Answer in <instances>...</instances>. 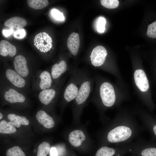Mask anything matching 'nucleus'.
<instances>
[{"label":"nucleus","mask_w":156,"mask_h":156,"mask_svg":"<svg viewBox=\"0 0 156 156\" xmlns=\"http://www.w3.org/2000/svg\"><path fill=\"white\" fill-rule=\"evenodd\" d=\"M133 113L121 109L114 120L113 126L108 132L107 141L117 146L129 143L139 135L141 128Z\"/></svg>","instance_id":"nucleus-1"},{"label":"nucleus","mask_w":156,"mask_h":156,"mask_svg":"<svg viewBox=\"0 0 156 156\" xmlns=\"http://www.w3.org/2000/svg\"><path fill=\"white\" fill-rule=\"evenodd\" d=\"M95 88L93 98L98 101L103 106L110 108L120 102L114 85L110 82L99 76L94 77Z\"/></svg>","instance_id":"nucleus-2"},{"label":"nucleus","mask_w":156,"mask_h":156,"mask_svg":"<svg viewBox=\"0 0 156 156\" xmlns=\"http://www.w3.org/2000/svg\"><path fill=\"white\" fill-rule=\"evenodd\" d=\"M127 153L138 156H156V141L140 139L127 144Z\"/></svg>","instance_id":"nucleus-3"},{"label":"nucleus","mask_w":156,"mask_h":156,"mask_svg":"<svg viewBox=\"0 0 156 156\" xmlns=\"http://www.w3.org/2000/svg\"><path fill=\"white\" fill-rule=\"evenodd\" d=\"M70 76L64 91L63 97L69 103L75 100L79 89L82 70L75 68L70 70Z\"/></svg>","instance_id":"nucleus-4"},{"label":"nucleus","mask_w":156,"mask_h":156,"mask_svg":"<svg viewBox=\"0 0 156 156\" xmlns=\"http://www.w3.org/2000/svg\"><path fill=\"white\" fill-rule=\"evenodd\" d=\"M133 112L139 118L152 139L156 140V119L143 108L137 106Z\"/></svg>","instance_id":"nucleus-5"},{"label":"nucleus","mask_w":156,"mask_h":156,"mask_svg":"<svg viewBox=\"0 0 156 156\" xmlns=\"http://www.w3.org/2000/svg\"><path fill=\"white\" fill-rule=\"evenodd\" d=\"M107 55L105 48L101 45L95 47L92 51L90 56L91 64L94 67L104 70V65Z\"/></svg>","instance_id":"nucleus-6"},{"label":"nucleus","mask_w":156,"mask_h":156,"mask_svg":"<svg viewBox=\"0 0 156 156\" xmlns=\"http://www.w3.org/2000/svg\"><path fill=\"white\" fill-rule=\"evenodd\" d=\"M134 83L139 91L143 93L148 92L150 88L149 82L146 75L142 69H138L134 73Z\"/></svg>","instance_id":"nucleus-7"},{"label":"nucleus","mask_w":156,"mask_h":156,"mask_svg":"<svg viewBox=\"0 0 156 156\" xmlns=\"http://www.w3.org/2000/svg\"><path fill=\"white\" fill-rule=\"evenodd\" d=\"M127 153L126 145L116 148L103 146L98 150L95 156H123Z\"/></svg>","instance_id":"nucleus-8"},{"label":"nucleus","mask_w":156,"mask_h":156,"mask_svg":"<svg viewBox=\"0 0 156 156\" xmlns=\"http://www.w3.org/2000/svg\"><path fill=\"white\" fill-rule=\"evenodd\" d=\"M60 87V85L55 86L40 92L38 96L40 101L46 105L49 104L58 94Z\"/></svg>","instance_id":"nucleus-9"},{"label":"nucleus","mask_w":156,"mask_h":156,"mask_svg":"<svg viewBox=\"0 0 156 156\" xmlns=\"http://www.w3.org/2000/svg\"><path fill=\"white\" fill-rule=\"evenodd\" d=\"M14 69L23 77H26L28 75L29 70L27 61L23 56L19 55L16 56L13 62Z\"/></svg>","instance_id":"nucleus-10"},{"label":"nucleus","mask_w":156,"mask_h":156,"mask_svg":"<svg viewBox=\"0 0 156 156\" xmlns=\"http://www.w3.org/2000/svg\"><path fill=\"white\" fill-rule=\"evenodd\" d=\"M67 63L64 60H61L52 66L51 74L53 80L57 81L64 73L68 71Z\"/></svg>","instance_id":"nucleus-11"},{"label":"nucleus","mask_w":156,"mask_h":156,"mask_svg":"<svg viewBox=\"0 0 156 156\" xmlns=\"http://www.w3.org/2000/svg\"><path fill=\"white\" fill-rule=\"evenodd\" d=\"M5 74L7 79L14 86L22 88L25 86V80L16 72L12 69H8L6 70Z\"/></svg>","instance_id":"nucleus-12"},{"label":"nucleus","mask_w":156,"mask_h":156,"mask_svg":"<svg viewBox=\"0 0 156 156\" xmlns=\"http://www.w3.org/2000/svg\"><path fill=\"white\" fill-rule=\"evenodd\" d=\"M67 46L71 54L76 56L78 53L80 45V40L78 33H72L67 41Z\"/></svg>","instance_id":"nucleus-13"},{"label":"nucleus","mask_w":156,"mask_h":156,"mask_svg":"<svg viewBox=\"0 0 156 156\" xmlns=\"http://www.w3.org/2000/svg\"><path fill=\"white\" fill-rule=\"evenodd\" d=\"M4 97L6 101L12 103H23L25 100V97L23 94L12 88L5 92Z\"/></svg>","instance_id":"nucleus-14"},{"label":"nucleus","mask_w":156,"mask_h":156,"mask_svg":"<svg viewBox=\"0 0 156 156\" xmlns=\"http://www.w3.org/2000/svg\"><path fill=\"white\" fill-rule=\"evenodd\" d=\"M36 118L38 122L46 128L50 129L55 125L52 118L43 110L38 111L36 114Z\"/></svg>","instance_id":"nucleus-15"},{"label":"nucleus","mask_w":156,"mask_h":156,"mask_svg":"<svg viewBox=\"0 0 156 156\" xmlns=\"http://www.w3.org/2000/svg\"><path fill=\"white\" fill-rule=\"evenodd\" d=\"M16 53L15 47L8 41L2 40L0 42V54L4 56L9 55L10 57L15 55Z\"/></svg>","instance_id":"nucleus-16"},{"label":"nucleus","mask_w":156,"mask_h":156,"mask_svg":"<svg viewBox=\"0 0 156 156\" xmlns=\"http://www.w3.org/2000/svg\"><path fill=\"white\" fill-rule=\"evenodd\" d=\"M86 139L83 132L80 130H76L72 131L68 137L70 144L73 146L78 147L80 146Z\"/></svg>","instance_id":"nucleus-17"},{"label":"nucleus","mask_w":156,"mask_h":156,"mask_svg":"<svg viewBox=\"0 0 156 156\" xmlns=\"http://www.w3.org/2000/svg\"><path fill=\"white\" fill-rule=\"evenodd\" d=\"M27 24L26 20L19 17L15 16L6 20L4 23L5 26L12 29H18L25 27Z\"/></svg>","instance_id":"nucleus-18"},{"label":"nucleus","mask_w":156,"mask_h":156,"mask_svg":"<svg viewBox=\"0 0 156 156\" xmlns=\"http://www.w3.org/2000/svg\"><path fill=\"white\" fill-rule=\"evenodd\" d=\"M39 77L40 81L39 85L41 89L43 90L51 88L53 79L51 74L48 71L46 70L42 71Z\"/></svg>","instance_id":"nucleus-19"},{"label":"nucleus","mask_w":156,"mask_h":156,"mask_svg":"<svg viewBox=\"0 0 156 156\" xmlns=\"http://www.w3.org/2000/svg\"><path fill=\"white\" fill-rule=\"evenodd\" d=\"M8 118L12 122L15 127L19 128L21 125H27L29 124V121L26 117L17 115L10 113L8 114Z\"/></svg>","instance_id":"nucleus-20"},{"label":"nucleus","mask_w":156,"mask_h":156,"mask_svg":"<svg viewBox=\"0 0 156 156\" xmlns=\"http://www.w3.org/2000/svg\"><path fill=\"white\" fill-rule=\"evenodd\" d=\"M16 131L15 126L11 122H7L2 120L0 122V133H1L10 134Z\"/></svg>","instance_id":"nucleus-21"},{"label":"nucleus","mask_w":156,"mask_h":156,"mask_svg":"<svg viewBox=\"0 0 156 156\" xmlns=\"http://www.w3.org/2000/svg\"><path fill=\"white\" fill-rule=\"evenodd\" d=\"M27 1L30 7L36 10L43 9L49 4L47 0H27Z\"/></svg>","instance_id":"nucleus-22"},{"label":"nucleus","mask_w":156,"mask_h":156,"mask_svg":"<svg viewBox=\"0 0 156 156\" xmlns=\"http://www.w3.org/2000/svg\"><path fill=\"white\" fill-rule=\"evenodd\" d=\"M50 149L49 144L47 142H43L38 146L37 156H47Z\"/></svg>","instance_id":"nucleus-23"},{"label":"nucleus","mask_w":156,"mask_h":156,"mask_svg":"<svg viewBox=\"0 0 156 156\" xmlns=\"http://www.w3.org/2000/svg\"><path fill=\"white\" fill-rule=\"evenodd\" d=\"M6 156H26L24 152L18 146H15L7 151Z\"/></svg>","instance_id":"nucleus-24"},{"label":"nucleus","mask_w":156,"mask_h":156,"mask_svg":"<svg viewBox=\"0 0 156 156\" xmlns=\"http://www.w3.org/2000/svg\"><path fill=\"white\" fill-rule=\"evenodd\" d=\"M100 2L103 7L111 9L117 8L119 4V1L118 0H101Z\"/></svg>","instance_id":"nucleus-25"},{"label":"nucleus","mask_w":156,"mask_h":156,"mask_svg":"<svg viewBox=\"0 0 156 156\" xmlns=\"http://www.w3.org/2000/svg\"><path fill=\"white\" fill-rule=\"evenodd\" d=\"M106 22V19L104 17H100L99 18L97 24V29L99 32L102 33L104 32Z\"/></svg>","instance_id":"nucleus-26"},{"label":"nucleus","mask_w":156,"mask_h":156,"mask_svg":"<svg viewBox=\"0 0 156 156\" xmlns=\"http://www.w3.org/2000/svg\"><path fill=\"white\" fill-rule=\"evenodd\" d=\"M51 12L53 16L57 20L62 21L64 20V17L63 13L58 10L53 9L52 10Z\"/></svg>","instance_id":"nucleus-27"},{"label":"nucleus","mask_w":156,"mask_h":156,"mask_svg":"<svg viewBox=\"0 0 156 156\" xmlns=\"http://www.w3.org/2000/svg\"><path fill=\"white\" fill-rule=\"evenodd\" d=\"M25 35V31L23 29H21L14 32V36L17 38H22Z\"/></svg>","instance_id":"nucleus-28"},{"label":"nucleus","mask_w":156,"mask_h":156,"mask_svg":"<svg viewBox=\"0 0 156 156\" xmlns=\"http://www.w3.org/2000/svg\"><path fill=\"white\" fill-rule=\"evenodd\" d=\"M51 156H58L56 148L55 147H52L50 150Z\"/></svg>","instance_id":"nucleus-29"},{"label":"nucleus","mask_w":156,"mask_h":156,"mask_svg":"<svg viewBox=\"0 0 156 156\" xmlns=\"http://www.w3.org/2000/svg\"><path fill=\"white\" fill-rule=\"evenodd\" d=\"M13 32V30L12 29H11L10 30H3V33L4 35L6 37H7L11 35Z\"/></svg>","instance_id":"nucleus-30"},{"label":"nucleus","mask_w":156,"mask_h":156,"mask_svg":"<svg viewBox=\"0 0 156 156\" xmlns=\"http://www.w3.org/2000/svg\"><path fill=\"white\" fill-rule=\"evenodd\" d=\"M3 117V115L0 112V119H1Z\"/></svg>","instance_id":"nucleus-31"},{"label":"nucleus","mask_w":156,"mask_h":156,"mask_svg":"<svg viewBox=\"0 0 156 156\" xmlns=\"http://www.w3.org/2000/svg\"><path fill=\"white\" fill-rule=\"evenodd\" d=\"M131 156H137V155H133V154H131Z\"/></svg>","instance_id":"nucleus-32"},{"label":"nucleus","mask_w":156,"mask_h":156,"mask_svg":"<svg viewBox=\"0 0 156 156\" xmlns=\"http://www.w3.org/2000/svg\"><path fill=\"white\" fill-rule=\"evenodd\" d=\"M41 49H42L41 48V47L40 48V51L41 52H42V51H41Z\"/></svg>","instance_id":"nucleus-33"},{"label":"nucleus","mask_w":156,"mask_h":156,"mask_svg":"<svg viewBox=\"0 0 156 156\" xmlns=\"http://www.w3.org/2000/svg\"><path fill=\"white\" fill-rule=\"evenodd\" d=\"M49 47L50 48V49H51V48H52V46L51 45H49Z\"/></svg>","instance_id":"nucleus-34"},{"label":"nucleus","mask_w":156,"mask_h":156,"mask_svg":"<svg viewBox=\"0 0 156 156\" xmlns=\"http://www.w3.org/2000/svg\"><path fill=\"white\" fill-rule=\"evenodd\" d=\"M40 36L41 37H42L43 36V35L42 34H41Z\"/></svg>","instance_id":"nucleus-35"},{"label":"nucleus","mask_w":156,"mask_h":156,"mask_svg":"<svg viewBox=\"0 0 156 156\" xmlns=\"http://www.w3.org/2000/svg\"><path fill=\"white\" fill-rule=\"evenodd\" d=\"M41 42H42V43H43L44 42V40H42V41H41Z\"/></svg>","instance_id":"nucleus-36"},{"label":"nucleus","mask_w":156,"mask_h":156,"mask_svg":"<svg viewBox=\"0 0 156 156\" xmlns=\"http://www.w3.org/2000/svg\"><path fill=\"white\" fill-rule=\"evenodd\" d=\"M36 44H37L36 43H34V45L35 46H36Z\"/></svg>","instance_id":"nucleus-37"},{"label":"nucleus","mask_w":156,"mask_h":156,"mask_svg":"<svg viewBox=\"0 0 156 156\" xmlns=\"http://www.w3.org/2000/svg\"><path fill=\"white\" fill-rule=\"evenodd\" d=\"M42 43V42H41V41L40 40V44H41Z\"/></svg>","instance_id":"nucleus-38"},{"label":"nucleus","mask_w":156,"mask_h":156,"mask_svg":"<svg viewBox=\"0 0 156 156\" xmlns=\"http://www.w3.org/2000/svg\"><path fill=\"white\" fill-rule=\"evenodd\" d=\"M43 38L45 36V35L44 34L43 35Z\"/></svg>","instance_id":"nucleus-39"},{"label":"nucleus","mask_w":156,"mask_h":156,"mask_svg":"<svg viewBox=\"0 0 156 156\" xmlns=\"http://www.w3.org/2000/svg\"><path fill=\"white\" fill-rule=\"evenodd\" d=\"M37 49H40V47H38L37 48Z\"/></svg>","instance_id":"nucleus-40"},{"label":"nucleus","mask_w":156,"mask_h":156,"mask_svg":"<svg viewBox=\"0 0 156 156\" xmlns=\"http://www.w3.org/2000/svg\"><path fill=\"white\" fill-rule=\"evenodd\" d=\"M38 36H40V35H39V34H38Z\"/></svg>","instance_id":"nucleus-41"},{"label":"nucleus","mask_w":156,"mask_h":156,"mask_svg":"<svg viewBox=\"0 0 156 156\" xmlns=\"http://www.w3.org/2000/svg\"><path fill=\"white\" fill-rule=\"evenodd\" d=\"M42 34L43 35L44 34V32H42Z\"/></svg>","instance_id":"nucleus-42"},{"label":"nucleus","mask_w":156,"mask_h":156,"mask_svg":"<svg viewBox=\"0 0 156 156\" xmlns=\"http://www.w3.org/2000/svg\"><path fill=\"white\" fill-rule=\"evenodd\" d=\"M39 47L40 48V47H41V46H40V45H39Z\"/></svg>","instance_id":"nucleus-43"},{"label":"nucleus","mask_w":156,"mask_h":156,"mask_svg":"<svg viewBox=\"0 0 156 156\" xmlns=\"http://www.w3.org/2000/svg\"><path fill=\"white\" fill-rule=\"evenodd\" d=\"M46 33L45 32H44V34H45Z\"/></svg>","instance_id":"nucleus-44"},{"label":"nucleus","mask_w":156,"mask_h":156,"mask_svg":"<svg viewBox=\"0 0 156 156\" xmlns=\"http://www.w3.org/2000/svg\"><path fill=\"white\" fill-rule=\"evenodd\" d=\"M42 45V46H43V45H44V44H43Z\"/></svg>","instance_id":"nucleus-45"},{"label":"nucleus","mask_w":156,"mask_h":156,"mask_svg":"<svg viewBox=\"0 0 156 156\" xmlns=\"http://www.w3.org/2000/svg\"><path fill=\"white\" fill-rule=\"evenodd\" d=\"M36 48H37V45H36Z\"/></svg>","instance_id":"nucleus-46"},{"label":"nucleus","mask_w":156,"mask_h":156,"mask_svg":"<svg viewBox=\"0 0 156 156\" xmlns=\"http://www.w3.org/2000/svg\"><path fill=\"white\" fill-rule=\"evenodd\" d=\"M43 52H46V51H44Z\"/></svg>","instance_id":"nucleus-47"},{"label":"nucleus","mask_w":156,"mask_h":156,"mask_svg":"<svg viewBox=\"0 0 156 156\" xmlns=\"http://www.w3.org/2000/svg\"><path fill=\"white\" fill-rule=\"evenodd\" d=\"M155 73H156V70H155Z\"/></svg>","instance_id":"nucleus-48"}]
</instances>
